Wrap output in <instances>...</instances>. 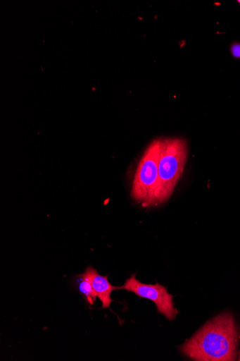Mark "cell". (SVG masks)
I'll return each instance as SVG.
<instances>
[{
    "label": "cell",
    "instance_id": "1",
    "mask_svg": "<svg viewBox=\"0 0 240 361\" xmlns=\"http://www.w3.org/2000/svg\"><path fill=\"white\" fill-rule=\"evenodd\" d=\"M238 329L233 316L222 313L206 324L182 346L195 360L232 361L236 358Z\"/></svg>",
    "mask_w": 240,
    "mask_h": 361
},
{
    "label": "cell",
    "instance_id": "2",
    "mask_svg": "<svg viewBox=\"0 0 240 361\" xmlns=\"http://www.w3.org/2000/svg\"><path fill=\"white\" fill-rule=\"evenodd\" d=\"M187 158L188 147L184 140H160L156 206L166 202L173 195L184 173Z\"/></svg>",
    "mask_w": 240,
    "mask_h": 361
},
{
    "label": "cell",
    "instance_id": "3",
    "mask_svg": "<svg viewBox=\"0 0 240 361\" xmlns=\"http://www.w3.org/2000/svg\"><path fill=\"white\" fill-rule=\"evenodd\" d=\"M160 147V140L150 145L136 169L132 181V198L145 207L156 206Z\"/></svg>",
    "mask_w": 240,
    "mask_h": 361
},
{
    "label": "cell",
    "instance_id": "4",
    "mask_svg": "<svg viewBox=\"0 0 240 361\" xmlns=\"http://www.w3.org/2000/svg\"><path fill=\"white\" fill-rule=\"evenodd\" d=\"M118 289H125L135 293L141 298L151 300L155 303L158 312L168 320L175 319L178 314V311L175 307L172 295L168 293L167 288L160 284L143 283L136 279V274H133Z\"/></svg>",
    "mask_w": 240,
    "mask_h": 361
},
{
    "label": "cell",
    "instance_id": "5",
    "mask_svg": "<svg viewBox=\"0 0 240 361\" xmlns=\"http://www.w3.org/2000/svg\"><path fill=\"white\" fill-rule=\"evenodd\" d=\"M84 274L91 283V285L102 305L103 309L110 307L113 302L111 293L119 287L113 286L107 276H101L93 267L87 269Z\"/></svg>",
    "mask_w": 240,
    "mask_h": 361
},
{
    "label": "cell",
    "instance_id": "6",
    "mask_svg": "<svg viewBox=\"0 0 240 361\" xmlns=\"http://www.w3.org/2000/svg\"><path fill=\"white\" fill-rule=\"evenodd\" d=\"M79 277L78 283L80 290L84 295L89 304L93 305L97 297L91 283L84 274Z\"/></svg>",
    "mask_w": 240,
    "mask_h": 361
},
{
    "label": "cell",
    "instance_id": "7",
    "mask_svg": "<svg viewBox=\"0 0 240 361\" xmlns=\"http://www.w3.org/2000/svg\"><path fill=\"white\" fill-rule=\"evenodd\" d=\"M232 55L236 58H240V44H234L231 49Z\"/></svg>",
    "mask_w": 240,
    "mask_h": 361
},
{
    "label": "cell",
    "instance_id": "8",
    "mask_svg": "<svg viewBox=\"0 0 240 361\" xmlns=\"http://www.w3.org/2000/svg\"><path fill=\"white\" fill-rule=\"evenodd\" d=\"M238 3L240 4V0H239Z\"/></svg>",
    "mask_w": 240,
    "mask_h": 361
}]
</instances>
